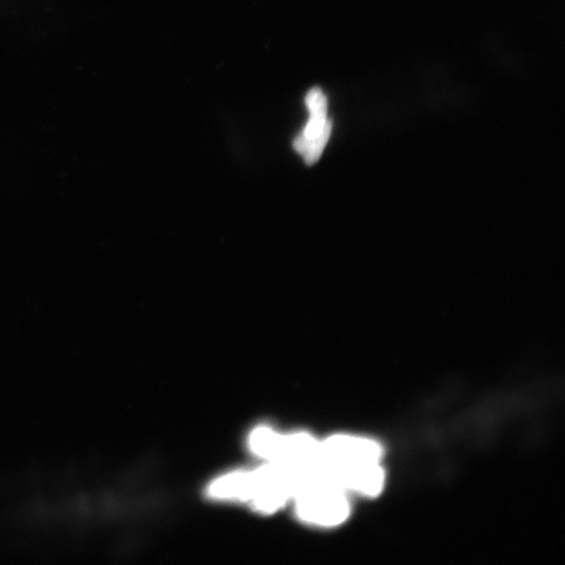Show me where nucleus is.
<instances>
[{
	"instance_id": "obj_1",
	"label": "nucleus",
	"mask_w": 565,
	"mask_h": 565,
	"mask_svg": "<svg viewBox=\"0 0 565 565\" xmlns=\"http://www.w3.org/2000/svg\"><path fill=\"white\" fill-rule=\"evenodd\" d=\"M382 448L371 439L336 435L322 441V459L329 477L345 491L374 497L386 483Z\"/></svg>"
},
{
	"instance_id": "obj_2",
	"label": "nucleus",
	"mask_w": 565,
	"mask_h": 565,
	"mask_svg": "<svg viewBox=\"0 0 565 565\" xmlns=\"http://www.w3.org/2000/svg\"><path fill=\"white\" fill-rule=\"evenodd\" d=\"M292 502L301 521L316 527L342 525L350 515L348 492L325 472L302 478Z\"/></svg>"
},
{
	"instance_id": "obj_3",
	"label": "nucleus",
	"mask_w": 565,
	"mask_h": 565,
	"mask_svg": "<svg viewBox=\"0 0 565 565\" xmlns=\"http://www.w3.org/2000/svg\"><path fill=\"white\" fill-rule=\"evenodd\" d=\"M306 104L310 117L303 133L295 141V148L304 156L307 164L312 165L319 160L329 141L332 122L327 116V98L320 88L310 90Z\"/></svg>"
}]
</instances>
